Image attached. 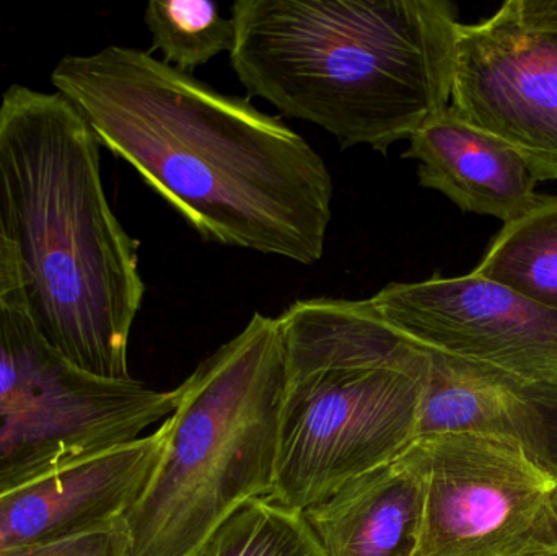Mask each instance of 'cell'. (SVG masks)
Segmentation results:
<instances>
[{
  "label": "cell",
  "instance_id": "1",
  "mask_svg": "<svg viewBox=\"0 0 557 556\" xmlns=\"http://www.w3.org/2000/svg\"><path fill=\"white\" fill-rule=\"evenodd\" d=\"M51 84L206 242L300 264L323 258L333 178L281 118L153 58L108 46L64 55Z\"/></svg>",
  "mask_w": 557,
  "mask_h": 556
},
{
  "label": "cell",
  "instance_id": "2",
  "mask_svg": "<svg viewBox=\"0 0 557 556\" xmlns=\"http://www.w3.org/2000/svg\"><path fill=\"white\" fill-rule=\"evenodd\" d=\"M104 195L100 143L64 97L23 85L0 100V299L69 362L131 379L146 284Z\"/></svg>",
  "mask_w": 557,
  "mask_h": 556
},
{
  "label": "cell",
  "instance_id": "3",
  "mask_svg": "<svg viewBox=\"0 0 557 556\" xmlns=\"http://www.w3.org/2000/svg\"><path fill=\"white\" fill-rule=\"evenodd\" d=\"M232 67L250 97L386 156L450 104L447 0H237Z\"/></svg>",
  "mask_w": 557,
  "mask_h": 556
},
{
  "label": "cell",
  "instance_id": "4",
  "mask_svg": "<svg viewBox=\"0 0 557 556\" xmlns=\"http://www.w3.org/2000/svg\"><path fill=\"white\" fill-rule=\"evenodd\" d=\"M278 322L285 375L271 498L304 512L416 443L431 361L370 299L297 300Z\"/></svg>",
  "mask_w": 557,
  "mask_h": 556
},
{
  "label": "cell",
  "instance_id": "5",
  "mask_svg": "<svg viewBox=\"0 0 557 556\" xmlns=\"http://www.w3.org/2000/svg\"><path fill=\"white\" fill-rule=\"evenodd\" d=\"M284 375L278 317L257 312L176 388L159 462L123 518L126 556H193L238 508L273 495Z\"/></svg>",
  "mask_w": 557,
  "mask_h": 556
},
{
  "label": "cell",
  "instance_id": "6",
  "mask_svg": "<svg viewBox=\"0 0 557 556\" xmlns=\"http://www.w3.org/2000/svg\"><path fill=\"white\" fill-rule=\"evenodd\" d=\"M176 398L81 371L0 299V493L140 440Z\"/></svg>",
  "mask_w": 557,
  "mask_h": 556
},
{
  "label": "cell",
  "instance_id": "7",
  "mask_svg": "<svg viewBox=\"0 0 557 556\" xmlns=\"http://www.w3.org/2000/svg\"><path fill=\"white\" fill-rule=\"evenodd\" d=\"M425 505L416 556H555L556 480L520 450L471 436L418 441Z\"/></svg>",
  "mask_w": 557,
  "mask_h": 556
},
{
  "label": "cell",
  "instance_id": "8",
  "mask_svg": "<svg viewBox=\"0 0 557 556\" xmlns=\"http://www.w3.org/2000/svg\"><path fill=\"white\" fill-rule=\"evenodd\" d=\"M450 107L512 147L539 183L557 180V0H507L460 23Z\"/></svg>",
  "mask_w": 557,
  "mask_h": 556
},
{
  "label": "cell",
  "instance_id": "9",
  "mask_svg": "<svg viewBox=\"0 0 557 556\" xmlns=\"http://www.w3.org/2000/svg\"><path fill=\"white\" fill-rule=\"evenodd\" d=\"M403 335L445 355L557 384V312L480 274L392 283L370 297Z\"/></svg>",
  "mask_w": 557,
  "mask_h": 556
},
{
  "label": "cell",
  "instance_id": "10",
  "mask_svg": "<svg viewBox=\"0 0 557 556\" xmlns=\"http://www.w3.org/2000/svg\"><path fill=\"white\" fill-rule=\"evenodd\" d=\"M428 349V348H425ZM416 441L471 434L520 450L557 480V384L428 349Z\"/></svg>",
  "mask_w": 557,
  "mask_h": 556
},
{
  "label": "cell",
  "instance_id": "11",
  "mask_svg": "<svg viewBox=\"0 0 557 556\" xmlns=\"http://www.w3.org/2000/svg\"><path fill=\"white\" fill-rule=\"evenodd\" d=\"M165 431L0 493V554L121 521L156 470Z\"/></svg>",
  "mask_w": 557,
  "mask_h": 556
},
{
  "label": "cell",
  "instance_id": "12",
  "mask_svg": "<svg viewBox=\"0 0 557 556\" xmlns=\"http://www.w3.org/2000/svg\"><path fill=\"white\" fill-rule=\"evenodd\" d=\"M425 480L424 450L416 441L301 515L324 556H416Z\"/></svg>",
  "mask_w": 557,
  "mask_h": 556
},
{
  "label": "cell",
  "instance_id": "13",
  "mask_svg": "<svg viewBox=\"0 0 557 556\" xmlns=\"http://www.w3.org/2000/svg\"><path fill=\"white\" fill-rule=\"evenodd\" d=\"M405 159L418 160L419 183L463 212L504 224L535 208L542 195L525 160L504 140L461 120L450 104L409 137Z\"/></svg>",
  "mask_w": 557,
  "mask_h": 556
},
{
  "label": "cell",
  "instance_id": "14",
  "mask_svg": "<svg viewBox=\"0 0 557 556\" xmlns=\"http://www.w3.org/2000/svg\"><path fill=\"white\" fill-rule=\"evenodd\" d=\"M473 273L557 312V195L504 224Z\"/></svg>",
  "mask_w": 557,
  "mask_h": 556
},
{
  "label": "cell",
  "instance_id": "15",
  "mask_svg": "<svg viewBox=\"0 0 557 556\" xmlns=\"http://www.w3.org/2000/svg\"><path fill=\"white\" fill-rule=\"evenodd\" d=\"M144 20L152 35L150 54L162 52L165 64L186 74L235 48L234 20L222 16L212 0H152Z\"/></svg>",
  "mask_w": 557,
  "mask_h": 556
},
{
  "label": "cell",
  "instance_id": "16",
  "mask_svg": "<svg viewBox=\"0 0 557 556\" xmlns=\"http://www.w3.org/2000/svg\"><path fill=\"white\" fill-rule=\"evenodd\" d=\"M193 556H324L304 515L271 496L251 499Z\"/></svg>",
  "mask_w": 557,
  "mask_h": 556
},
{
  "label": "cell",
  "instance_id": "17",
  "mask_svg": "<svg viewBox=\"0 0 557 556\" xmlns=\"http://www.w3.org/2000/svg\"><path fill=\"white\" fill-rule=\"evenodd\" d=\"M127 545L129 539L121 519L97 531L2 552L0 556H126Z\"/></svg>",
  "mask_w": 557,
  "mask_h": 556
},
{
  "label": "cell",
  "instance_id": "18",
  "mask_svg": "<svg viewBox=\"0 0 557 556\" xmlns=\"http://www.w3.org/2000/svg\"><path fill=\"white\" fill-rule=\"evenodd\" d=\"M552 509H553V529H555V539H556V555L555 556H557V480L555 483V490H553Z\"/></svg>",
  "mask_w": 557,
  "mask_h": 556
},
{
  "label": "cell",
  "instance_id": "19",
  "mask_svg": "<svg viewBox=\"0 0 557 556\" xmlns=\"http://www.w3.org/2000/svg\"><path fill=\"white\" fill-rule=\"evenodd\" d=\"M0 294H2V284H0Z\"/></svg>",
  "mask_w": 557,
  "mask_h": 556
}]
</instances>
